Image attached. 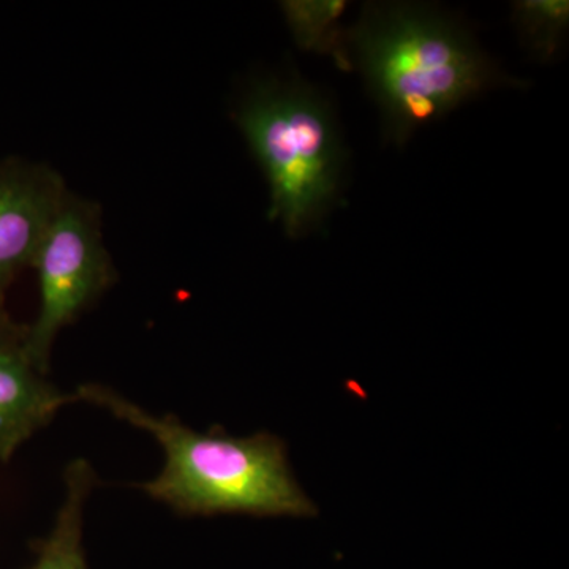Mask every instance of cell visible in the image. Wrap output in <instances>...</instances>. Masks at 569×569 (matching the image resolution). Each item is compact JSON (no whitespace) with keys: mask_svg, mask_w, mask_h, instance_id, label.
<instances>
[{"mask_svg":"<svg viewBox=\"0 0 569 569\" xmlns=\"http://www.w3.org/2000/svg\"><path fill=\"white\" fill-rule=\"evenodd\" d=\"M73 397L153 437L164 455L163 468L156 478L142 482L140 489L178 515H318L316 503L296 481L287 445L272 433L231 437L220 427L198 432L174 415H152L103 385H81Z\"/></svg>","mask_w":569,"mask_h":569,"instance_id":"2","label":"cell"},{"mask_svg":"<svg viewBox=\"0 0 569 569\" xmlns=\"http://www.w3.org/2000/svg\"><path fill=\"white\" fill-rule=\"evenodd\" d=\"M346 56L380 111L383 141L397 148L482 93L527 86L505 73L462 22L429 3L367 2L347 28Z\"/></svg>","mask_w":569,"mask_h":569,"instance_id":"1","label":"cell"},{"mask_svg":"<svg viewBox=\"0 0 569 569\" xmlns=\"http://www.w3.org/2000/svg\"><path fill=\"white\" fill-rule=\"evenodd\" d=\"M280 6L298 48L331 56L340 70L348 71L347 28L340 22L348 9L346 0H287Z\"/></svg>","mask_w":569,"mask_h":569,"instance_id":"8","label":"cell"},{"mask_svg":"<svg viewBox=\"0 0 569 569\" xmlns=\"http://www.w3.org/2000/svg\"><path fill=\"white\" fill-rule=\"evenodd\" d=\"M512 22L519 39L538 59L550 62L561 50L569 26L568 0H518L512 3Z\"/></svg>","mask_w":569,"mask_h":569,"instance_id":"9","label":"cell"},{"mask_svg":"<svg viewBox=\"0 0 569 569\" xmlns=\"http://www.w3.org/2000/svg\"><path fill=\"white\" fill-rule=\"evenodd\" d=\"M233 119L268 181L269 220L291 239L320 228L342 201L348 163L329 100L306 81L266 78L250 84Z\"/></svg>","mask_w":569,"mask_h":569,"instance_id":"3","label":"cell"},{"mask_svg":"<svg viewBox=\"0 0 569 569\" xmlns=\"http://www.w3.org/2000/svg\"><path fill=\"white\" fill-rule=\"evenodd\" d=\"M32 268L39 279L40 307L28 325L24 355L39 372L50 369L52 346L118 280L102 234V213L92 201L67 194L41 242Z\"/></svg>","mask_w":569,"mask_h":569,"instance_id":"4","label":"cell"},{"mask_svg":"<svg viewBox=\"0 0 569 569\" xmlns=\"http://www.w3.org/2000/svg\"><path fill=\"white\" fill-rule=\"evenodd\" d=\"M26 336L28 325L11 320L6 309V298H0V356L24 355Z\"/></svg>","mask_w":569,"mask_h":569,"instance_id":"10","label":"cell"},{"mask_svg":"<svg viewBox=\"0 0 569 569\" xmlns=\"http://www.w3.org/2000/svg\"><path fill=\"white\" fill-rule=\"evenodd\" d=\"M48 164L9 159L0 162V298L36 254L69 194Z\"/></svg>","mask_w":569,"mask_h":569,"instance_id":"5","label":"cell"},{"mask_svg":"<svg viewBox=\"0 0 569 569\" xmlns=\"http://www.w3.org/2000/svg\"><path fill=\"white\" fill-rule=\"evenodd\" d=\"M63 500L47 537L32 542L36 561L28 569H88L82 533L86 503L97 485V475L86 459L71 460L63 475Z\"/></svg>","mask_w":569,"mask_h":569,"instance_id":"7","label":"cell"},{"mask_svg":"<svg viewBox=\"0 0 569 569\" xmlns=\"http://www.w3.org/2000/svg\"><path fill=\"white\" fill-rule=\"evenodd\" d=\"M70 402L73 395L48 381L24 355L0 356V460L9 462Z\"/></svg>","mask_w":569,"mask_h":569,"instance_id":"6","label":"cell"}]
</instances>
